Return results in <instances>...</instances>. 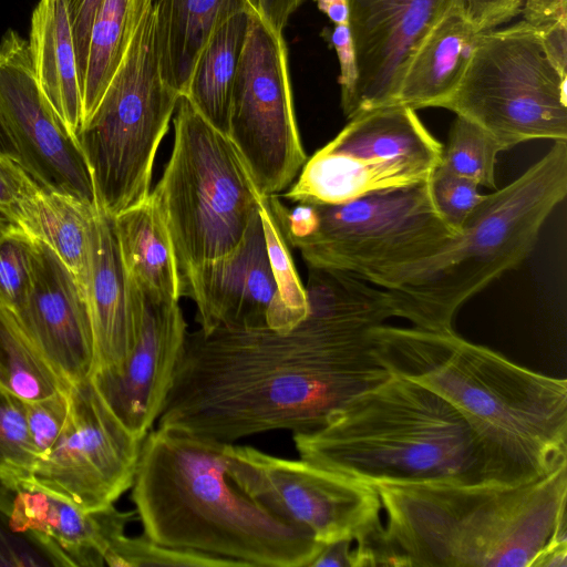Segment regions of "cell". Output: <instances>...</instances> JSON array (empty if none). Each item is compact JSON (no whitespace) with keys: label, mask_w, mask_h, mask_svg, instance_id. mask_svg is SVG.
Wrapping results in <instances>:
<instances>
[{"label":"cell","mask_w":567,"mask_h":567,"mask_svg":"<svg viewBox=\"0 0 567 567\" xmlns=\"http://www.w3.org/2000/svg\"><path fill=\"white\" fill-rule=\"evenodd\" d=\"M63 429L34 483L84 511L114 504L131 488L142 440L112 412L91 378L71 385Z\"/></svg>","instance_id":"5bb4252c"},{"label":"cell","mask_w":567,"mask_h":567,"mask_svg":"<svg viewBox=\"0 0 567 567\" xmlns=\"http://www.w3.org/2000/svg\"><path fill=\"white\" fill-rule=\"evenodd\" d=\"M104 564L111 567L178 566L228 567L230 561L208 554L168 547L145 535L117 538L105 551Z\"/></svg>","instance_id":"836d02e7"},{"label":"cell","mask_w":567,"mask_h":567,"mask_svg":"<svg viewBox=\"0 0 567 567\" xmlns=\"http://www.w3.org/2000/svg\"><path fill=\"white\" fill-rule=\"evenodd\" d=\"M250 11L236 0L217 23L199 52L186 96L195 110L227 135L233 85L245 47Z\"/></svg>","instance_id":"603a6c76"},{"label":"cell","mask_w":567,"mask_h":567,"mask_svg":"<svg viewBox=\"0 0 567 567\" xmlns=\"http://www.w3.org/2000/svg\"><path fill=\"white\" fill-rule=\"evenodd\" d=\"M0 154L18 161V153L8 131L3 114L0 107Z\"/></svg>","instance_id":"7dc6e473"},{"label":"cell","mask_w":567,"mask_h":567,"mask_svg":"<svg viewBox=\"0 0 567 567\" xmlns=\"http://www.w3.org/2000/svg\"><path fill=\"white\" fill-rule=\"evenodd\" d=\"M37 466L24 401L0 388V482L12 491L29 488Z\"/></svg>","instance_id":"4dcf8cb0"},{"label":"cell","mask_w":567,"mask_h":567,"mask_svg":"<svg viewBox=\"0 0 567 567\" xmlns=\"http://www.w3.org/2000/svg\"><path fill=\"white\" fill-rule=\"evenodd\" d=\"M224 457L230 480L246 494L320 543L355 542L381 524L382 504L372 485L248 445L225 444Z\"/></svg>","instance_id":"4fadbf2b"},{"label":"cell","mask_w":567,"mask_h":567,"mask_svg":"<svg viewBox=\"0 0 567 567\" xmlns=\"http://www.w3.org/2000/svg\"><path fill=\"white\" fill-rule=\"evenodd\" d=\"M268 259L275 280V296L269 305L267 328L285 332L302 321L308 313V297L296 270L288 243L269 208L265 196L259 208Z\"/></svg>","instance_id":"f546056e"},{"label":"cell","mask_w":567,"mask_h":567,"mask_svg":"<svg viewBox=\"0 0 567 567\" xmlns=\"http://www.w3.org/2000/svg\"><path fill=\"white\" fill-rule=\"evenodd\" d=\"M352 549L353 567L405 566L381 524L358 538Z\"/></svg>","instance_id":"b9f144b4"},{"label":"cell","mask_w":567,"mask_h":567,"mask_svg":"<svg viewBox=\"0 0 567 567\" xmlns=\"http://www.w3.org/2000/svg\"><path fill=\"white\" fill-rule=\"evenodd\" d=\"M0 388L23 401H37L70 385L30 338L17 315L0 303Z\"/></svg>","instance_id":"f1b7e54d"},{"label":"cell","mask_w":567,"mask_h":567,"mask_svg":"<svg viewBox=\"0 0 567 567\" xmlns=\"http://www.w3.org/2000/svg\"><path fill=\"white\" fill-rule=\"evenodd\" d=\"M333 24L349 23L348 0H313Z\"/></svg>","instance_id":"bcb514c9"},{"label":"cell","mask_w":567,"mask_h":567,"mask_svg":"<svg viewBox=\"0 0 567 567\" xmlns=\"http://www.w3.org/2000/svg\"><path fill=\"white\" fill-rule=\"evenodd\" d=\"M478 35L458 7L449 12L410 58L394 104L441 107L457 89Z\"/></svg>","instance_id":"44dd1931"},{"label":"cell","mask_w":567,"mask_h":567,"mask_svg":"<svg viewBox=\"0 0 567 567\" xmlns=\"http://www.w3.org/2000/svg\"><path fill=\"white\" fill-rule=\"evenodd\" d=\"M113 220L123 262L141 291L178 301L182 293L176 259L152 196Z\"/></svg>","instance_id":"cb8c5ba5"},{"label":"cell","mask_w":567,"mask_h":567,"mask_svg":"<svg viewBox=\"0 0 567 567\" xmlns=\"http://www.w3.org/2000/svg\"><path fill=\"white\" fill-rule=\"evenodd\" d=\"M292 440L300 458L372 486L522 484L451 403L393 374Z\"/></svg>","instance_id":"277c9868"},{"label":"cell","mask_w":567,"mask_h":567,"mask_svg":"<svg viewBox=\"0 0 567 567\" xmlns=\"http://www.w3.org/2000/svg\"><path fill=\"white\" fill-rule=\"evenodd\" d=\"M37 256L30 292L14 312L42 354L71 386L91 377L94 339L85 296L71 271L44 243Z\"/></svg>","instance_id":"ac0fdd59"},{"label":"cell","mask_w":567,"mask_h":567,"mask_svg":"<svg viewBox=\"0 0 567 567\" xmlns=\"http://www.w3.org/2000/svg\"><path fill=\"white\" fill-rule=\"evenodd\" d=\"M179 97L162 74L153 2L96 109L75 135L100 210L115 217L150 195L155 156Z\"/></svg>","instance_id":"9c48e42d"},{"label":"cell","mask_w":567,"mask_h":567,"mask_svg":"<svg viewBox=\"0 0 567 567\" xmlns=\"http://www.w3.org/2000/svg\"><path fill=\"white\" fill-rule=\"evenodd\" d=\"M499 152V145L488 132L456 115L439 166L478 186L495 188V165Z\"/></svg>","instance_id":"1f68e13d"},{"label":"cell","mask_w":567,"mask_h":567,"mask_svg":"<svg viewBox=\"0 0 567 567\" xmlns=\"http://www.w3.org/2000/svg\"><path fill=\"white\" fill-rule=\"evenodd\" d=\"M25 417L38 464L47 458L56 442L69 412L68 392L45 399L24 401Z\"/></svg>","instance_id":"8d00e7d4"},{"label":"cell","mask_w":567,"mask_h":567,"mask_svg":"<svg viewBox=\"0 0 567 567\" xmlns=\"http://www.w3.org/2000/svg\"><path fill=\"white\" fill-rule=\"evenodd\" d=\"M275 290L259 210L233 251L192 268L181 285L182 297L196 305V320L204 332L267 328Z\"/></svg>","instance_id":"d6986e66"},{"label":"cell","mask_w":567,"mask_h":567,"mask_svg":"<svg viewBox=\"0 0 567 567\" xmlns=\"http://www.w3.org/2000/svg\"><path fill=\"white\" fill-rule=\"evenodd\" d=\"M478 185L437 166L430 178L433 203L449 226L457 234L483 195Z\"/></svg>","instance_id":"d590c367"},{"label":"cell","mask_w":567,"mask_h":567,"mask_svg":"<svg viewBox=\"0 0 567 567\" xmlns=\"http://www.w3.org/2000/svg\"><path fill=\"white\" fill-rule=\"evenodd\" d=\"M28 45L41 92L75 137L83 123L82 100L65 0L38 2Z\"/></svg>","instance_id":"7402d4cb"},{"label":"cell","mask_w":567,"mask_h":567,"mask_svg":"<svg viewBox=\"0 0 567 567\" xmlns=\"http://www.w3.org/2000/svg\"><path fill=\"white\" fill-rule=\"evenodd\" d=\"M14 492L0 482V566H74L66 553L39 533H16L11 527Z\"/></svg>","instance_id":"d6a6232c"},{"label":"cell","mask_w":567,"mask_h":567,"mask_svg":"<svg viewBox=\"0 0 567 567\" xmlns=\"http://www.w3.org/2000/svg\"><path fill=\"white\" fill-rule=\"evenodd\" d=\"M224 446L171 426L145 435L131 486L143 535L234 566H309L323 543L234 483Z\"/></svg>","instance_id":"3957f363"},{"label":"cell","mask_w":567,"mask_h":567,"mask_svg":"<svg viewBox=\"0 0 567 567\" xmlns=\"http://www.w3.org/2000/svg\"><path fill=\"white\" fill-rule=\"evenodd\" d=\"M567 194V141L505 187L483 195L457 234L433 256L377 278L394 317L426 330L453 329L458 309L533 251Z\"/></svg>","instance_id":"8992f818"},{"label":"cell","mask_w":567,"mask_h":567,"mask_svg":"<svg viewBox=\"0 0 567 567\" xmlns=\"http://www.w3.org/2000/svg\"><path fill=\"white\" fill-rule=\"evenodd\" d=\"M104 0H65L74 43L80 90L83 86L94 20Z\"/></svg>","instance_id":"ab89813d"},{"label":"cell","mask_w":567,"mask_h":567,"mask_svg":"<svg viewBox=\"0 0 567 567\" xmlns=\"http://www.w3.org/2000/svg\"><path fill=\"white\" fill-rule=\"evenodd\" d=\"M443 145L415 110L392 104L360 113L300 171L282 196L292 203L339 204L429 181Z\"/></svg>","instance_id":"8fae6325"},{"label":"cell","mask_w":567,"mask_h":567,"mask_svg":"<svg viewBox=\"0 0 567 567\" xmlns=\"http://www.w3.org/2000/svg\"><path fill=\"white\" fill-rule=\"evenodd\" d=\"M35 240L16 226L0 235V303L17 312L33 280Z\"/></svg>","instance_id":"e575fe53"},{"label":"cell","mask_w":567,"mask_h":567,"mask_svg":"<svg viewBox=\"0 0 567 567\" xmlns=\"http://www.w3.org/2000/svg\"><path fill=\"white\" fill-rule=\"evenodd\" d=\"M99 208L74 196L38 189L22 207L17 225L49 246L85 291L92 228ZM85 296V295H84Z\"/></svg>","instance_id":"d4e9b609"},{"label":"cell","mask_w":567,"mask_h":567,"mask_svg":"<svg viewBox=\"0 0 567 567\" xmlns=\"http://www.w3.org/2000/svg\"><path fill=\"white\" fill-rule=\"evenodd\" d=\"M38 189L37 184L18 161L0 154V210L16 225L22 207Z\"/></svg>","instance_id":"74e56055"},{"label":"cell","mask_w":567,"mask_h":567,"mask_svg":"<svg viewBox=\"0 0 567 567\" xmlns=\"http://www.w3.org/2000/svg\"><path fill=\"white\" fill-rule=\"evenodd\" d=\"M524 0H458V9L477 32L495 29L522 12Z\"/></svg>","instance_id":"60d3db41"},{"label":"cell","mask_w":567,"mask_h":567,"mask_svg":"<svg viewBox=\"0 0 567 567\" xmlns=\"http://www.w3.org/2000/svg\"><path fill=\"white\" fill-rule=\"evenodd\" d=\"M236 0H155V31L165 82L186 93L195 61Z\"/></svg>","instance_id":"484cf974"},{"label":"cell","mask_w":567,"mask_h":567,"mask_svg":"<svg viewBox=\"0 0 567 567\" xmlns=\"http://www.w3.org/2000/svg\"><path fill=\"white\" fill-rule=\"evenodd\" d=\"M309 268L308 313L292 329L187 332L157 420L220 444L275 430H317L392 374L371 331L394 317L386 289Z\"/></svg>","instance_id":"6da1fadb"},{"label":"cell","mask_w":567,"mask_h":567,"mask_svg":"<svg viewBox=\"0 0 567 567\" xmlns=\"http://www.w3.org/2000/svg\"><path fill=\"white\" fill-rule=\"evenodd\" d=\"M565 3H567V0H524L522 12L542 11Z\"/></svg>","instance_id":"c3c4849f"},{"label":"cell","mask_w":567,"mask_h":567,"mask_svg":"<svg viewBox=\"0 0 567 567\" xmlns=\"http://www.w3.org/2000/svg\"><path fill=\"white\" fill-rule=\"evenodd\" d=\"M84 295L94 339L92 373L118 370L133 351L140 334L143 293L123 262L113 217L100 209L92 228Z\"/></svg>","instance_id":"ffe728a7"},{"label":"cell","mask_w":567,"mask_h":567,"mask_svg":"<svg viewBox=\"0 0 567 567\" xmlns=\"http://www.w3.org/2000/svg\"><path fill=\"white\" fill-rule=\"evenodd\" d=\"M305 0H245L271 29L282 33L290 16Z\"/></svg>","instance_id":"7bdbcfd3"},{"label":"cell","mask_w":567,"mask_h":567,"mask_svg":"<svg viewBox=\"0 0 567 567\" xmlns=\"http://www.w3.org/2000/svg\"><path fill=\"white\" fill-rule=\"evenodd\" d=\"M373 486L409 567H529L566 523L567 463L522 484Z\"/></svg>","instance_id":"5b68a950"},{"label":"cell","mask_w":567,"mask_h":567,"mask_svg":"<svg viewBox=\"0 0 567 567\" xmlns=\"http://www.w3.org/2000/svg\"><path fill=\"white\" fill-rule=\"evenodd\" d=\"M47 493L48 512L42 533L66 553L74 566L105 565V551L125 534L126 526L136 516L135 512H122L114 504L84 511L58 495Z\"/></svg>","instance_id":"4316f807"},{"label":"cell","mask_w":567,"mask_h":567,"mask_svg":"<svg viewBox=\"0 0 567 567\" xmlns=\"http://www.w3.org/2000/svg\"><path fill=\"white\" fill-rule=\"evenodd\" d=\"M150 195L167 229L181 285L192 268L241 243L262 198L234 143L186 96L177 102L171 157Z\"/></svg>","instance_id":"ba28073f"},{"label":"cell","mask_w":567,"mask_h":567,"mask_svg":"<svg viewBox=\"0 0 567 567\" xmlns=\"http://www.w3.org/2000/svg\"><path fill=\"white\" fill-rule=\"evenodd\" d=\"M351 543L350 539H339L323 544L308 567H353Z\"/></svg>","instance_id":"f6af8a7d"},{"label":"cell","mask_w":567,"mask_h":567,"mask_svg":"<svg viewBox=\"0 0 567 567\" xmlns=\"http://www.w3.org/2000/svg\"><path fill=\"white\" fill-rule=\"evenodd\" d=\"M142 293V326L127 360L118 370L90 377L112 412L140 440L162 413L187 336L178 301Z\"/></svg>","instance_id":"e0dca14e"},{"label":"cell","mask_w":567,"mask_h":567,"mask_svg":"<svg viewBox=\"0 0 567 567\" xmlns=\"http://www.w3.org/2000/svg\"><path fill=\"white\" fill-rule=\"evenodd\" d=\"M458 0H348L358 83L348 120L394 104L404 69Z\"/></svg>","instance_id":"2e32d148"},{"label":"cell","mask_w":567,"mask_h":567,"mask_svg":"<svg viewBox=\"0 0 567 567\" xmlns=\"http://www.w3.org/2000/svg\"><path fill=\"white\" fill-rule=\"evenodd\" d=\"M265 197L308 267L350 272L370 284L433 256L456 235L433 203L430 179L339 204L288 208L277 195Z\"/></svg>","instance_id":"52a82bcc"},{"label":"cell","mask_w":567,"mask_h":567,"mask_svg":"<svg viewBox=\"0 0 567 567\" xmlns=\"http://www.w3.org/2000/svg\"><path fill=\"white\" fill-rule=\"evenodd\" d=\"M567 528L561 524L529 564V567L567 566Z\"/></svg>","instance_id":"ee69618b"},{"label":"cell","mask_w":567,"mask_h":567,"mask_svg":"<svg viewBox=\"0 0 567 567\" xmlns=\"http://www.w3.org/2000/svg\"><path fill=\"white\" fill-rule=\"evenodd\" d=\"M154 0H104L94 20L81 89L83 123L101 101L135 30ZM82 123V124H83Z\"/></svg>","instance_id":"83f0119b"},{"label":"cell","mask_w":567,"mask_h":567,"mask_svg":"<svg viewBox=\"0 0 567 567\" xmlns=\"http://www.w3.org/2000/svg\"><path fill=\"white\" fill-rule=\"evenodd\" d=\"M0 107L18 162L37 186L97 207L78 141L41 92L28 42L12 29L0 40Z\"/></svg>","instance_id":"9a60e30c"},{"label":"cell","mask_w":567,"mask_h":567,"mask_svg":"<svg viewBox=\"0 0 567 567\" xmlns=\"http://www.w3.org/2000/svg\"><path fill=\"white\" fill-rule=\"evenodd\" d=\"M235 76L227 136L243 157L261 196L277 195L308 157L295 115L288 49L282 33L250 10Z\"/></svg>","instance_id":"7c38bea8"},{"label":"cell","mask_w":567,"mask_h":567,"mask_svg":"<svg viewBox=\"0 0 567 567\" xmlns=\"http://www.w3.org/2000/svg\"><path fill=\"white\" fill-rule=\"evenodd\" d=\"M375 357L451 403L522 482L567 463V381L520 367L453 329L380 324Z\"/></svg>","instance_id":"7a4b0ae2"},{"label":"cell","mask_w":567,"mask_h":567,"mask_svg":"<svg viewBox=\"0 0 567 567\" xmlns=\"http://www.w3.org/2000/svg\"><path fill=\"white\" fill-rule=\"evenodd\" d=\"M328 39L339 60L341 107L344 116L348 117L353 104L358 83L357 55L349 23L334 24L333 29L328 34Z\"/></svg>","instance_id":"f35d334b"},{"label":"cell","mask_w":567,"mask_h":567,"mask_svg":"<svg viewBox=\"0 0 567 567\" xmlns=\"http://www.w3.org/2000/svg\"><path fill=\"white\" fill-rule=\"evenodd\" d=\"M567 72L526 20L481 32L465 73L441 106L488 132L502 152L567 141Z\"/></svg>","instance_id":"30bf717a"}]
</instances>
